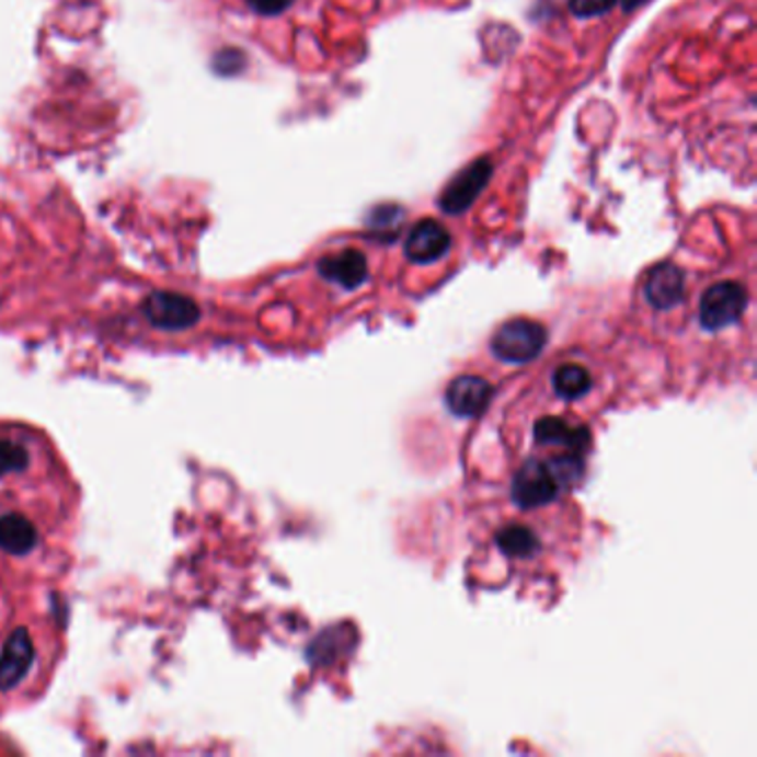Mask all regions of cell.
<instances>
[{"mask_svg":"<svg viewBox=\"0 0 757 757\" xmlns=\"http://www.w3.org/2000/svg\"><path fill=\"white\" fill-rule=\"evenodd\" d=\"M544 343H547V329L540 322L516 318V320L504 322L495 331L491 349L504 363L523 365L538 358L540 352L544 349Z\"/></svg>","mask_w":757,"mask_h":757,"instance_id":"cell-1","label":"cell"},{"mask_svg":"<svg viewBox=\"0 0 757 757\" xmlns=\"http://www.w3.org/2000/svg\"><path fill=\"white\" fill-rule=\"evenodd\" d=\"M562 486L564 484L549 462L531 458L514 475L512 497L523 509H538L551 504L560 495Z\"/></svg>","mask_w":757,"mask_h":757,"instance_id":"cell-2","label":"cell"},{"mask_svg":"<svg viewBox=\"0 0 757 757\" xmlns=\"http://www.w3.org/2000/svg\"><path fill=\"white\" fill-rule=\"evenodd\" d=\"M491 176H493V162L486 156L471 160L464 170H460L443 190L438 198L440 209L449 216H460L469 211L473 203L480 198V194L486 190Z\"/></svg>","mask_w":757,"mask_h":757,"instance_id":"cell-3","label":"cell"},{"mask_svg":"<svg viewBox=\"0 0 757 757\" xmlns=\"http://www.w3.org/2000/svg\"><path fill=\"white\" fill-rule=\"evenodd\" d=\"M748 294L744 285L724 280L709 287L700 300V322L707 331H720L735 324L746 311Z\"/></svg>","mask_w":757,"mask_h":757,"instance_id":"cell-4","label":"cell"},{"mask_svg":"<svg viewBox=\"0 0 757 757\" xmlns=\"http://www.w3.org/2000/svg\"><path fill=\"white\" fill-rule=\"evenodd\" d=\"M142 313L149 324L162 331L192 329L200 318L198 302L174 291H153L147 296L142 302Z\"/></svg>","mask_w":757,"mask_h":757,"instance_id":"cell-5","label":"cell"},{"mask_svg":"<svg viewBox=\"0 0 757 757\" xmlns=\"http://www.w3.org/2000/svg\"><path fill=\"white\" fill-rule=\"evenodd\" d=\"M451 249V233L438 220H420L411 227L404 240V254L411 263L432 265L447 256Z\"/></svg>","mask_w":757,"mask_h":757,"instance_id":"cell-6","label":"cell"},{"mask_svg":"<svg viewBox=\"0 0 757 757\" xmlns=\"http://www.w3.org/2000/svg\"><path fill=\"white\" fill-rule=\"evenodd\" d=\"M36 659V651L32 638L25 629L14 631L0 653V691L16 689L32 668Z\"/></svg>","mask_w":757,"mask_h":757,"instance_id":"cell-7","label":"cell"},{"mask_svg":"<svg viewBox=\"0 0 757 757\" xmlns=\"http://www.w3.org/2000/svg\"><path fill=\"white\" fill-rule=\"evenodd\" d=\"M687 276L673 263L655 265L644 283V296L655 309H673L685 300Z\"/></svg>","mask_w":757,"mask_h":757,"instance_id":"cell-8","label":"cell"},{"mask_svg":"<svg viewBox=\"0 0 757 757\" xmlns=\"http://www.w3.org/2000/svg\"><path fill=\"white\" fill-rule=\"evenodd\" d=\"M318 274L329 283L341 285L343 289H358L367 280L369 267H367V259L363 251L343 249L341 254L320 259Z\"/></svg>","mask_w":757,"mask_h":757,"instance_id":"cell-9","label":"cell"},{"mask_svg":"<svg viewBox=\"0 0 757 757\" xmlns=\"http://www.w3.org/2000/svg\"><path fill=\"white\" fill-rule=\"evenodd\" d=\"M493 395V387L478 376H460L447 389V406L460 417L480 415Z\"/></svg>","mask_w":757,"mask_h":757,"instance_id":"cell-10","label":"cell"},{"mask_svg":"<svg viewBox=\"0 0 757 757\" xmlns=\"http://www.w3.org/2000/svg\"><path fill=\"white\" fill-rule=\"evenodd\" d=\"M536 440L540 445L564 447L571 454H584V449L592 443V434L586 427H571L560 417H544L536 425Z\"/></svg>","mask_w":757,"mask_h":757,"instance_id":"cell-11","label":"cell"},{"mask_svg":"<svg viewBox=\"0 0 757 757\" xmlns=\"http://www.w3.org/2000/svg\"><path fill=\"white\" fill-rule=\"evenodd\" d=\"M38 542L36 527L19 514L0 518V549L12 555H27Z\"/></svg>","mask_w":757,"mask_h":757,"instance_id":"cell-12","label":"cell"},{"mask_svg":"<svg viewBox=\"0 0 757 757\" xmlns=\"http://www.w3.org/2000/svg\"><path fill=\"white\" fill-rule=\"evenodd\" d=\"M594 387V378L580 365H564L553 374V389L564 400H577Z\"/></svg>","mask_w":757,"mask_h":757,"instance_id":"cell-13","label":"cell"},{"mask_svg":"<svg viewBox=\"0 0 757 757\" xmlns=\"http://www.w3.org/2000/svg\"><path fill=\"white\" fill-rule=\"evenodd\" d=\"M495 540H497L500 551L509 558H531L540 549L538 536L529 527H523V525L502 529Z\"/></svg>","mask_w":757,"mask_h":757,"instance_id":"cell-14","label":"cell"},{"mask_svg":"<svg viewBox=\"0 0 757 757\" xmlns=\"http://www.w3.org/2000/svg\"><path fill=\"white\" fill-rule=\"evenodd\" d=\"M30 467V454L23 445L0 438V478L8 473H21Z\"/></svg>","mask_w":757,"mask_h":757,"instance_id":"cell-15","label":"cell"},{"mask_svg":"<svg viewBox=\"0 0 757 757\" xmlns=\"http://www.w3.org/2000/svg\"><path fill=\"white\" fill-rule=\"evenodd\" d=\"M618 0H569V10L577 19H596L609 14Z\"/></svg>","mask_w":757,"mask_h":757,"instance_id":"cell-16","label":"cell"},{"mask_svg":"<svg viewBox=\"0 0 757 757\" xmlns=\"http://www.w3.org/2000/svg\"><path fill=\"white\" fill-rule=\"evenodd\" d=\"M246 3L261 16H278L294 5V0H246Z\"/></svg>","mask_w":757,"mask_h":757,"instance_id":"cell-17","label":"cell"},{"mask_svg":"<svg viewBox=\"0 0 757 757\" xmlns=\"http://www.w3.org/2000/svg\"><path fill=\"white\" fill-rule=\"evenodd\" d=\"M618 3H622L624 12H635V10L644 8L646 3H651V0H618Z\"/></svg>","mask_w":757,"mask_h":757,"instance_id":"cell-18","label":"cell"}]
</instances>
